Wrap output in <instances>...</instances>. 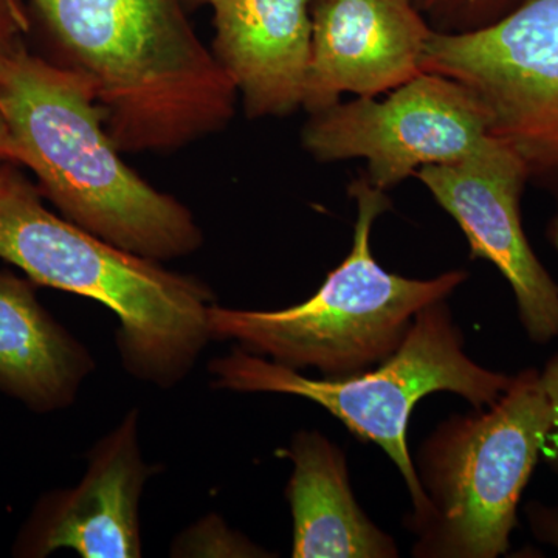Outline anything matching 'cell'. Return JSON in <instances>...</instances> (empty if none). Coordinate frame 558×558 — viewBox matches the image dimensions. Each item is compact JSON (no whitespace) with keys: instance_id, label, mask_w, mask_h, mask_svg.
I'll return each instance as SVG.
<instances>
[{"instance_id":"obj_1","label":"cell","mask_w":558,"mask_h":558,"mask_svg":"<svg viewBox=\"0 0 558 558\" xmlns=\"http://www.w3.org/2000/svg\"><path fill=\"white\" fill-rule=\"evenodd\" d=\"M0 116L62 218L154 260L191 255L204 236L182 202L121 159L89 81L17 46L0 54Z\"/></svg>"},{"instance_id":"obj_2","label":"cell","mask_w":558,"mask_h":558,"mask_svg":"<svg viewBox=\"0 0 558 558\" xmlns=\"http://www.w3.org/2000/svg\"><path fill=\"white\" fill-rule=\"evenodd\" d=\"M89 81L121 153H168L219 132L238 90L179 0H32Z\"/></svg>"},{"instance_id":"obj_3","label":"cell","mask_w":558,"mask_h":558,"mask_svg":"<svg viewBox=\"0 0 558 558\" xmlns=\"http://www.w3.org/2000/svg\"><path fill=\"white\" fill-rule=\"evenodd\" d=\"M0 258L33 284L86 296L116 314L121 362L135 379L171 388L213 340L215 295L201 279L163 269L53 215L0 161Z\"/></svg>"},{"instance_id":"obj_4","label":"cell","mask_w":558,"mask_h":558,"mask_svg":"<svg viewBox=\"0 0 558 558\" xmlns=\"http://www.w3.org/2000/svg\"><path fill=\"white\" fill-rule=\"evenodd\" d=\"M357 202L351 252L304 303L281 311H209L213 340H234L242 349L292 369L315 368L325 377L363 373L387 360L405 339L414 315L446 300L468 274L411 279L389 274L371 252V231L391 207L385 191L363 174L349 186Z\"/></svg>"},{"instance_id":"obj_5","label":"cell","mask_w":558,"mask_h":558,"mask_svg":"<svg viewBox=\"0 0 558 558\" xmlns=\"http://www.w3.org/2000/svg\"><path fill=\"white\" fill-rule=\"evenodd\" d=\"M557 429L542 376L526 369L487 411L451 416L418 449L427 508L410 513L413 556L495 558L508 553L517 506Z\"/></svg>"},{"instance_id":"obj_6","label":"cell","mask_w":558,"mask_h":558,"mask_svg":"<svg viewBox=\"0 0 558 558\" xmlns=\"http://www.w3.org/2000/svg\"><path fill=\"white\" fill-rule=\"evenodd\" d=\"M208 369L216 388L310 399L343 422L357 438L377 444L405 480L414 508L411 513L427 508L407 446V428L418 400L433 392H454L481 410L490 407L512 381V377L483 368L465 354L464 339L446 300L418 311L400 347L379 365L354 376L307 379L296 369L241 347L213 360Z\"/></svg>"},{"instance_id":"obj_7","label":"cell","mask_w":558,"mask_h":558,"mask_svg":"<svg viewBox=\"0 0 558 558\" xmlns=\"http://www.w3.org/2000/svg\"><path fill=\"white\" fill-rule=\"evenodd\" d=\"M422 70L472 92L488 134L558 201V0H523L478 31L433 32ZM549 238L558 252V213Z\"/></svg>"},{"instance_id":"obj_8","label":"cell","mask_w":558,"mask_h":558,"mask_svg":"<svg viewBox=\"0 0 558 558\" xmlns=\"http://www.w3.org/2000/svg\"><path fill=\"white\" fill-rule=\"evenodd\" d=\"M301 138L318 161L366 160V179L381 191L428 165L468 159L494 140L475 95L429 72L385 100L360 97L312 113Z\"/></svg>"},{"instance_id":"obj_9","label":"cell","mask_w":558,"mask_h":558,"mask_svg":"<svg viewBox=\"0 0 558 558\" xmlns=\"http://www.w3.org/2000/svg\"><path fill=\"white\" fill-rule=\"evenodd\" d=\"M464 231L473 259L490 260L515 293L529 337L558 336V286L532 252L521 223L526 165L513 150L490 145L453 163L428 165L414 174Z\"/></svg>"},{"instance_id":"obj_10","label":"cell","mask_w":558,"mask_h":558,"mask_svg":"<svg viewBox=\"0 0 558 558\" xmlns=\"http://www.w3.org/2000/svg\"><path fill=\"white\" fill-rule=\"evenodd\" d=\"M433 28L414 0H312V50L303 108L341 95L376 98L421 75Z\"/></svg>"},{"instance_id":"obj_11","label":"cell","mask_w":558,"mask_h":558,"mask_svg":"<svg viewBox=\"0 0 558 558\" xmlns=\"http://www.w3.org/2000/svg\"><path fill=\"white\" fill-rule=\"evenodd\" d=\"M153 469L143 461L138 413L132 410L89 453L78 486L40 499L16 553L47 557L72 549L83 558L142 556L138 505Z\"/></svg>"},{"instance_id":"obj_12","label":"cell","mask_w":558,"mask_h":558,"mask_svg":"<svg viewBox=\"0 0 558 558\" xmlns=\"http://www.w3.org/2000/svg\"><path fill=\"white\" fill-rule=\"evenodd\" d=\"M215 54L250 119L301 108L312 50V0H213Z\"/></svg>"},{"instance_id":"obj_13","label":"cell","mask_w":558,"mask_h":558,"mask_svg":"<svg viewBox=\"0 0 558 558\" xmlns=\"http://www.w3.org/2000/svg\"><path fill=\"white\" fill-rule=\"evenodd\" d=\"M293 462L286 497L293 519V558H396L395 539L365 515L349 486L343 451L318 432H299L286 450Z\"/></svg>"},{"instance_id":"obj_14","label":"cell","mask_w":558,"mask_h":558,"mask_svg":"<svg viewBox=\"0 0 558 558\" xmlns=\"http://www.w3.org/2000/svg\"><path fill=\"white\" fill-rule=\"evenodd\" d=\"M32 284L0 270V391L47 413L73 403L95 363L40 306Z\"/></svg>"},{"instance_id":"obj_15","label":"cell","mask_w":558,"mask_h":558,"mask_svg":"<svg viewBox=\"0 0 558 558\" xmlns=\"http://www.w3.org/2000/svg\"><path fill=\"white\" fill-rule=\"evenodd\" d=\"M523 0H414L418 10L446 21L440 33H464L498 21Z\"/></svg>"},{"instance_id":"obj_16","label":"cell","mask_w":558,"mask_h":558,"mask_svg":"<svg viewBox=\"0 0 558 558\" xmlns=\"http://www.w3.org/2000/svg\"><path fill=\"white\" fill-rule=\"evenodd\" d=\"M27 28V21L13 0H0V54L20 46L17 33Z\"/></svg>"},{"instance_id":"obj_17","label":"cell","mask_w":558,"mask_h":558,"mask_svg":"<svg viewBox=\"0 0 558 558\" xmlns=\"http://www.w3.org/2000/svg\"><path fill=\"white\" fill-rule=\"evenodd\" d=\"M532 531L543 542H548L558 549V509L545 508L532 502L527 508Z\"/></svg>"},{"instance_id":"obj_18","label":"cell","mask_w":558,"mask_h":558,"mask_svg":"<svg viewBox=\"0 0 558 558\" xmlns=\"http://www.w3.org/2000/svg\"><path fill=\"white\" fill-rule=\"evenodd\" d=\"M539 376H542L543 388H545L546 395L553 403L558 429V355L550 360L545 373L539 374Z\"/></svg>"},{"instance_id":"obj_19","label":"cell","mask_w":558,"mask_h":558,"mask_svg":"<svg viewBox=\"0 0 558 558\" xmlns=\"http://www.w3.org/2000/svg\"><path fill=\"white\" fill-rule=\"evenodd\" d=\"M0 161L20 165V149L2 116H0Z\"/></svg>"},{"instance_id":"obj_20","label":"cell","mask_w":558,"mask_h":558,"mask_svg":"<svg viewBox=\"0 0 558 558\" xmlns=\"http://www.w3.org/2000/svg\"><path fill=\"white\" fill-rule=\"evenodd\" d=\"M549 440H553L554 446H556V457L558 459V429L549 436Z\"/></svg>"},{"instance_id":"obj_21","label":"cell","mask_w":558,"mask_h":558,"mask_svg":"<svg viewBox=\"0 0 558 558\" xmlns=\"http://www.w3.org/2000/svg\"><path fill=\"white\" fill-rule=\"evenodd\" d=\"M205 2H208L209 5H211L213 0H205Z\"/></svg>"},{"instance_id":"obj_22","label":"cell","mask_w":558,"mask_h":558,"mask_svg":"<svg viewBox=\"0 0 558 558\" xmlns=\"http://www.w3.org/2000/svg\"><path fill=\"white\" fill-rule=\"evenodd\" d=\"M13 2H16V0H13Z\"/></svg>"}]
</instances>
